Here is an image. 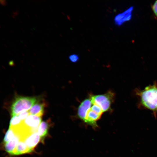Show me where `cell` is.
Wrapping results in <instances>:
<instances>
[{"label":"cell","mask_w":157,"mask_h":157,"mask_svg":"<svg viewBox=\"0 0 157 157\" xmlns=\"http://www.w3.org/2000/svg\"><path fill=\"white\" fill-rule=\"evenodd\" d=\"M135 94L139 99V106L157 113V84L147 86L142 90H137Z\"/></svg>","instance_id":"6da1fadb"},{"label":"cell","mask_w":157,"mask_h":157,"mask_svg":"<svg viewBox=\"0 0 157 157\" xmlns=\"http://www.w3.org/2000/svg\"><path fill=\"white\" fill-rule=\"evenodd\" d=\"M35 97L18 96L13 102L10 108L12 116L17 115L20 113L28 111L37 101Z\"/></svg>","instance_id":"7a4b0ae2"},{"label":"cell","mask_w":157,"mask_h":157,"mask_svg":"<svg viewBox=\"0 0 157 157\" xmlns=\"http://www.w3.org/2000/svg\"><path fill=\"white\" fill-rule=\"evenodd\" d=\"M90 97L92 104L99 106L103 112L111 110V105L115 97V94L112 91H108L103 94L92 95Z\"/></svg>","instance_id":"3957f363"},{"label":"cell","mask_w":157,"mask_h":157,"mask_svg":"<svg viewBox=\"0 0 157 157\" xmlns=\"http://www.w3.org/2000/svg\"><path fill=\"white\" fill-rule=\"evenodd\" d=\"M92 104L90 97L83 100L79 105L77 110V115L78 117L84 122L87 113L90 109Z\"/></svg>","instance_id":"277c9868"},{"label":"cell","mask_w":157,"mask_h":157,"mask_svg":"<svg viewBox=\"0 0 157 157\" xmlns=\"http://www.w3.org/2000/svg\"><path fill=\"white\" fill-rule=\"evenodd\" d=\"M101 115L93 111L90 108L87 113L84 122L94 128H96L97 127L96 122L100 118Z\"/></svg>","instance_id":"5b68a950"},{"label":"cell","mask_w":157,"mask_h":157,"mask_svg":"<svg viewBox=\"0 0 157 157\" xmlns=\"http://www.w3.org/2000/svg\"><path fill=\"white\" fill-rule=\"evenodd\" d=\"M41 121V117L30 114L23 122L28 127L36 128L42 122Z\"/></svg>","instance_id":"8992f818"},{"label":"cell","mask_w":157,"mask_h":157,"mask_svg":"<svg viewBox=\"0 0 157 157\" xmlns=\"http://www.w3.org/2000/svg\"><path fill=\"white\" fill-rule=\"evenodd\" d=\"M45 104L37 100L29 110L30 114L41 117L44 114Z\"/></svg>","instance_id":"52a82bcc"},{"label":"cell","mask_w":157,"mask_h":157,"mask_svg":"<svg viewBox=\"0 0 157 157\" xmlns=\"http://www.w3.org/2000/svg\"><path fill=\"white\" fill-rule=\"evenodd\" d=\"M40 138L37 133H34L26 138L25 143L29 149L33 150V149L39 142Z\"/></svg>","instance_id":"ba28073f"},{"label":"cell","mask_w":157,"mask_h":157,"mask_svg":"<svg viewBox=\"0 0 157 157\" xmlns=\"http://www.w3.org/2000/svg\"><path fill=\"white\" fill-rule=\"evenodd\" d=\"M33 150L27 146L25 142L19 141L12 155H19L30 153Z\"/></svg>","instance_id":"9c48e42d"},{"label":"cell","mask_w":157,"mask_h":157,"mask_svg":"<svg viewBox=\"0 0 157 157\" xmlns=\"http://www.w3.org/2000/svg\"><path fill=\"white\" fill-rule=\"evenodd\" d=\"M19 137L17 135L15 136L8 142L5 143V149L8 153L12 155L19 142Z\"/></svg>","instance_id":"30bf717a"},{"label":"cell","mask_w":157,"mask_h":157,"mask_svg":"<svg viewBox=\"0 0 157 157\" xmlns=\"http://www.w3.org/2000/svg\"><path fill=\"white\" fill-rule=\"evenodd\" d=\"M49 128V123L46 121H42L37 129V133L41 138H44L47 135Z\"/></svg>","instance_id":"8fae6325"},{"label":"cell","mask_w":157,"mask_h":157,"mask_svg":"<svg viewBox=\"0 0 157 157\" xmlns=\"http://www.w3.org/2000/svg\"><path fill=\"white\" fill-rule=\"evenodd\" d=\"M15 133L11 128H9L6 132L3 139V142L6 143L15 136Z\"/></svg>","instance_id":"7c38bea8"},{"label":"cell","mask_w":157,"mask_h":157,"mask_svg":"<svg viewBox=\"0 0 157 157\" xmlns=\"http://www.w3.org/2000/svg\"><path fill=\"white\" fill-rule=\"evenodd\" d=\"M22 122L17 115L12 116L10 122L9 128L18 125Z\"/></svg>","instance_id":"4fadbf2b"},{"label":"cell","mask_w":157,"mask_h":157,"mask_svg":"<svg viewBox=\"0 0 157 157\" xmlns=\"http://www.w3.org/2000/svg\"><path fill=\"white\" fill-rule=\"evenodd\" d=\"M90 108L93 111L101 115L103 112L101 108L96 104H93Z\"/></svg>","instance_id":"5bb4252c"},{"label":"cell","mask_w":157,"mask_h":157,"mask_svg":"<svg viewBox=\"0 0 157 157\" xmlns=\"http://www.w3.org/2000/svg\"><path fill=\"white\" fill-rule=\"evenodd\" d=\"M30 115L28 111H26L22 112L19 113L17 115L20 119L23 121Z\"/></svg>","instance_id":"9a60e30c"},{"label":"cell","mask_w":157,"mask_h":157,"mask_svg":"<svg viewBox=\"0 0 157 157\" xmlns=\"http://www.w3.org/2000/svg\"><path fill=\"white\" fill-rule=\"evenodd\" d=\"M69 60L72 63H76L79 60L78 56L76 54H72L69 57Z\"/></svg>","instance_id":"2e32d148"},{"label":"cell","mask_w":157,"mask_h":157,"mask_svg":"<svg viewBox=\"0 0 157 157\" xmlns=\"http://www.w3.org/2000/svg\"><path fill=\"white\" fill-rule=\"evenodd\" d=\"M152 8L154 14L157 16V0L155 1L152 6Z\"/></svg>","instance_id":"e0dca14e"},{"label":"cell","mask_w":157,"mask_h":157,"mask_svg":"<svg viewBox=\"0 0 157 157\" xmlns=\"http://www.w3.org/2000/svg\"><path fill=\"white\" fill-rule=\"evenodd\" d=\"M1 3L3 5H6V2L4 0H1Z\"/></svg>","instance_id":"ac0fdd59"}]
</instances>
